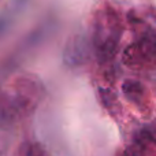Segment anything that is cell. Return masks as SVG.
<instances>
[{"mask_svg": "<svg viewBox=\"0 0 156 156\" xmlns=\"http://www.w3.org/2000/svg\"><path fill=\"white\" fill-rule=\"evenodd\" d=\"M19 156H47V152L40 144L26 143L19 149Z\"/></svg>", "mask_w": 156, "mask_h": 156, "instance_id": "277c9868", "label": "cell"}, {"mask_svg": "<svg viewBox=\"0 0 156 156\" xmlns=\"http://www.w3.org/2000/svg\"><path fill=\"white\" fill-rule=\"evenodd\" d=\"M122 89H123V93L126 94V97L130 100H138L143 96V86L140 82H136V81H125Z\"/></svg>", "mask_w": 156, "mask_h": 156, "instance_id": "3957f363", "label": "cell"}, {"mask_svg": "<svg viewBox=\"0 0 156 156\" xmlns=\"http://www.w3.org/2000/svg\"><path fill=\"white\" fill-rule=\"evenodd\" d=\"M156 55V34L152 32L147 33L137 43L127 47L123 54V60L129 66L140 65L152 59Z\"/></svg>", "mask_w": 156, "mask_h": 156, "instance_id": "7a4b0ae2", "label": "cell"}, {"mask_svg": "<svg viewBox=\"0 0 156 156\" xmlns=\"http://www.w3.org/2000/svg\"><path fill=\"white\" fill-rule=\"evenodd\" d=\"M121 36V25L112 10H105L97 15L94 22V45L101 58L114 55Z\"/></svg>", "mask_w": 156, "mask_h": 156, "instance_id": "6da1fadb", "label": "cell"}]
</instances>
